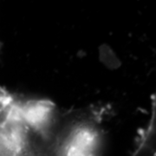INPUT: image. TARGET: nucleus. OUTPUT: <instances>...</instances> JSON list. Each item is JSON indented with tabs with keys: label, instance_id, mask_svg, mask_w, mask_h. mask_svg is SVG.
I'll use <instances>...</instances> for the list:
<instances>
[{
	"label": "nucleus",
	"instance_id": "1",
	"mask_svg": "<svg viewBox=\"0 0 156 156\" xmlns=\"http://www.w3.org/2000/svg\"><path fill=\"white\" fill-rule=\"evenodd\" d=\"M44 140L51 156H102L104 135L95 113H59Z\"/></svg>",
	"mask_w": 156,
	"mask_h": 156
},
{
	"label": "nucleus",
	"instance_id": "2",
	"mask_svg": "<svg viewBox=\"0 0 156 156\" xmlns=\"http://www.w3.org/2000/svg\"><path fill=\"white\" fill-rule=\"evenodd\" d=\"M19 156H44L42 154H38L37 152H36L35 150H33L32 148H30V147L28 146V142L26 143V146H25V148L24 150L23 151V153Z\"/></svg>",
	"mask_w": 156,
	"mask_h": 156
}]
</instances>
